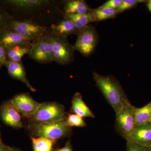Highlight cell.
Here are the masks:
<instances>
[{
    "mask_svg": "<svg viewBox=\"0 0 151 151\" xmlns=\"http://www.w3.org/2000/svg\"><path fill=\"white\" fill-rule=\"evenodd\" d=\"M63 1L58 0H6L0 6L12 19L30 21L50 28L64 17Z\"/></svg>",
    "mask_w": 151,
    "mask_h": 151,
    "instance_id": "1",
    "label": "cell"
},
{
    "mask_svg": "<svg viewBox=\"0 0 151 151\" xmlns=\"http://www.w3.org/2000/svg\"><path fill=\"white\" fill-rule=\"evenodd\" d=\"M93 76L97 87L115 113L119 112L129 101L119 81L111 76L100 75L95 72L93 73Z\"/></svg>",
    "mask_w": 151,
    "mask_h": 151,
    "instance_id": "2",
    "label": "cell"
},
{
    "mask_svg": "<svg viewBox=\"0 0 151 151\" xmlns=\"http://www.w3.org/2000/svg\"><path fill=\"white\" fill-rule=\"evenodd\" d=\"M65 120L27 125L26 128L31 137H43L56 141L68 137L71 133L72 129L66 125Z\"/></svg>",
    "mask_w": 151,
    "mask_h": 151,
    "instance_id": "3",
    "label": "cell"
},
{
    "mask_svg": "<svg viewBox=\"0 0 151 151\" xmlns=\"http://www.w3.org/2000/svg\"><path fill=\"white\" fill-rule=\"evenodd\" d=\"M67 113L64 106L56 102L40 103L35 113L26 119L27 125L50 123L65 120Z\"/></svg>",
    "mask_w": 151,
    "mask_h": 151,
    "instance_id": "4",
    "label": "cell"
},
{
    "mask_svg": "<svg viewBox=\"0 0 151 151\" xmlns=\"http://www.w3.org/2000/svg\"><path fill=\"white\" fill-rule=\"evenodd\" d=\"M6 29L31 42L51 34L50 28L32 22L13 19L9 22Z\"/></svg>",
    "mask_w": 151,
    "mask_h": 151,
    "instance_id": "5",
    "label": "cell"
},
{
    "mask_svg": "<svg viewBox=\"0 0 151 151\" xmlns=\"http://www.w3.org/2000/svg\"><path fill=\"white\" fill-rule=\"evenodd\" d=\"M28 55L32 59L42 64H47L54 61L51 34L32 42Z\"/></svg>",
    "mask_w": 151,
    "mask_h": 151,
    "instance_id": "6",
    "label": "cell"
},
{
    "mask_svg": "<svg viewBox=\"0 0 151 151\" xmlns=\"http://www.w3.org/2000/svg\"><path fill=\"white\" fill-rule=\"evenodd\" d=\"M134 109L135 107L129 101L125 103L119 112L116 113V129L126 140L132 134L135 127Z\"/></svg>",
    "mask_w": 151,
    "mask_h": 151,
    "instance_id": "7",
    "label": "cell"
},
{
    "mask_svg": "<svg viewBox=\"0 0 151 151\" xmlns=\"http://www.w3.org/2000/svg\"><path fill=\"white\" fill-rule=\"evenodd\" d=\"M53 46L54 61L59 65H67L73 61L76 50L67 38L51 34Z\"/></svg>",
    "mask_w": 151,
    "mask_h": 151,
    "instance_id": "8",
    "label": "cell"
},
{
    "mask_svg": "<svg viewBox=\"0 0 151 151\" xmlns=\"http://www.w3.org/2000/svg\"><path fill=\"white\" fill-rule=\"evenodd\" d=\"M77 36V39L74 45L76 50L85 57L92 54L98 41V35L94 27L88 25L80 31Z\"/></svg>",
    "mask_w": 151,
    "mask_h": 151,
    "instance_id": "9",
    "label": "cell"
},
{
    "mask_svg": "<svg viewBox=\"0 0 151 151\" xmlns=\"http://www.w3.org/2000/svg\"><path fill=\"white\" fill-rule=\"evenodd\" d=\"M11 101L25 119H28L33 115L40 105V103L34 100L28 93L17 94Z\"/></svg>",
    "mask_w": 151,
    "mask_h": 151,
    "instance_id": "10",
    "label": "cell"
},
{
    "mask_svg": "<svg viewBox=\"0 0 151 151\" xmlns=\"http://www.w3.org/2000/svg\"><path fill=\"white\" fill-rule=\"evenodd\" d=\"M0 116L2 121L6 125L14 129L24 127L22 115L10 100L4 102L0 107Z\"/></svg>",
    "mask_w": 151,
    "mask_h": 151,
    "instance_id": "11",
    "label": "cell"
},
{
    "mask_svg": "<svg viewBox=\"0 0 151 151\" xmlns=\"http://www.w3.org/2000/svg\"><path fill=\"white\" fill-rule=\"evenodd\" d=\"M127 142L149 147L151 146V125L148 124L135 127Z\"/></svg>",
    "mask_w": 151,
    "mask_h": 151,
    "instance_id": "12",
    "label": "cell"
},
{
    "mask_svg": "<svg viewBox=\"0 0 151 151\" xmlns=\"http://www.w3.org/2000/svg\"><path fill=\"white\" fill-rule=\"evenodd\" d=\"M51 34L67 37L68 36L77 35L79 32L76 29L74 23L70 20L63 17L50 27Z\"/></svg>",
    "mask_w": 151,
    "mask_h": 151,
    "instance_id": "13",
    "label": "cell"
},
{
    "mask_svg": "<svg viewBox=\"0 0 151 151\" xmlns=\"http://www.w3.org/2000/svg\"><path fill=\"white\" fill-rule=\"evenodd\" d=\"M5 66L6 67L8 73L11 77L24 83L32 92L36 91V89L33 87L28 80L22 61L19 62L6 61Z\"/></svg>",
    "mask_w": 151,
    "mask_h": 151,
    "instance_id": "14",
    "label": "cell"
},
{
    "mask_svg": "<svg viewBox=\"0 0 151 151\" xmlns=\"http://www.w3.org/2000/svg\"><path fill=\"white\" fill-rule=\"evenodd\" d=\"M31 42L6 28L0 32V45L8 49L19 45H30Z\"/></svg>",
    "mask_w": 151,
    "mask_h": 151,
    "instance_id": "15",
    "label": "cell"
},
{
    "mask_svg": "<svg viewBox=\"0 0 151 151\" xmlns=\"http://www.w3.org/2000/svg\"><path fill=\"white\" fill-rule=\"evenodd\" d=\"M62 10L64 15L70 14H85L92 12L86 2L83 0L63 1Z\"/></svg>",
    "mask_w": 151,
    "mask_h": 151,
    "instance_id": "16",
    "label": "cell"
},
{
    "mask_svg": "<svg viewBox=\"0 0 151 151\" xmlns=\"http://www.w3.org/2000/svg\"><path fill=\"white\" fill-rule=\"evenodd\" d=\"M70 111L83 118H94L95 117L92 111L83 101L82 96L79 92H76L73 95Z\"/></svg>",
    "mask_w": 151,
    "mask_h": 151,
    "instance_id": "17",
    "label": "cell"
},
{
    "mask_svg": "<svg viewBox=\"0 0 151 151\" xmlns=\"http://www.w3.org/2000/svg\"><path fill=\"white\" fill-rule=\"evenodd\" d=\"M64 16L73 22L79 32L87 26L90 23L96 22V18L92 9V12L85 14H70Z\"/></svg>",
    "mask_w": 151,
    "mask_h": 151,
    "instance_id": "18",
    "label": "cell"
},
{
    "mask_svg": "<svg viewBox=\"0 0 151 151\" xmlns=\"http://www.w3.org/2000/svg\"><path fill=\"white\" fill-rule=\"evenodd\" d=\"M134 119L135 127L149 124L151 119V102L142 108H135Z\"/></svg>",
    "mask_w": 151,
    "mask_h": 151,
    "instance_id": "19",
    "label": "cell"
},
{
    "mask_svg": "<svg viewBox=\"0 0 151 151\" xmlns=\"http://www.w3.org/2000/svg\"><path fill=\"white\" fill-rule=\"evenodd\" d=\"M31 45H19L8 49L7 52V61L21 62L23 57L28 54Z\"/></svg>",
    "mask_w": 151,
    "mask_h": 151,
    "instance_id": "20",
    "label": "cell"
},
{
    "mask_svg": "<svg viewBox=\"0 0 151 151\" xmlns=\"http://www.w3.org/2000/svg\"><path fill=\"white\" fill-rule=\"evenodd\" d=\"M31 139L34 151H52L56 141L43 137H32Z\"/></svg>",
    "mask_w": 151,
    "mask_h": 151,
    "instance_id": "21",
    "label": "cell"
},
{
    "mask_svg": "<svg viewBox=\"0 0 151 151\" xmlns=\"http://www.w3.org/2000/svg\"><path fill=\"white\" fill-rule=\"evenodd\" d=\"M92 12L95 15L96 21H100L113 18L119 13L117 9L100 7L98 8L92 9Z\"/></svg>",
    "mask_w": 151,
    "mask_h": 151,
    "instance_id": "22",
    "label": "cell"
},
{
    "mask_svg": "<svg viewBox=\"0 0 151 151\" xmlns=\"http://www.w3.org/2000/svg\"><path fill=\"white\" fill-rule=\"evenodd\" d=\"M66 125L69 127H86V122H84L83 118L74 113H67L65 120Z\"/></svg>",
    "mask_w": 151,
    "mask_h": 151,
    "instance_id": "23",
    "label": "cell"
},
{
    "mask_svg": "<svg viewBox=\"0 0 151 151\" xmlns=\"http://www.w3.org/2000/svg\"><path fill=\"white\" fill-rule=\"evenodd\" d=\"M12 17L1 6H0V32L6 28L9 22Z\"/></svg>",
    "mask_w": 151,
    "mask_h": 151,
    "instance_id": "24",
    "label": "cell"
},
{
    "mask_svg": "<svg viewBox=\"0 0 151 151\" xmlns=\"http://www.w3.org/2000/svg\"><path fill=\"white\" fill-rule=\"evenodd\" d=\"M144 2L145 1L142 0H123L122 4L116 9L119 13L122 12L134 7L139 3Z\"/></svg>",
    "mask_w": 151,
    "mask_h": 151,
    "instance_id": "25",
    "label": "cell"
},
{
    "mask_svg": "<svg viewBox=\"0 0 151 151\" xmlns=\"http://www.w3.org/2000/svg\"><path fill=\"white\" fill-rule=\"evenodd\" d=\"M123 1V0H109L104 3L100 7L116 9Z\"/></svg>",
    "mask_w": 151,
    "mask_h": 151,
    "instance_id": "26",
    "label": "cell"
},
{
    "mask_svg": "<svg viewBox=\"0 0 151 151\" xmlns=\"http://www.w3.org/2000/svg\"><path fill=\"white\" fill-rule=\"evenodd\" d=\"M127 151H149L148 147L137 144L127 142Z\"/></svg>",
    "mask_w": 151,
    "mask_h": 151,
    "instance_id": "27",
    "label": "cell"
},
{
    "mask_svg": "<svg viewBox=\"0 0 151 151\" xmlns=\"http://www.w3.org/2000/svg\"><path fill=\"white\" fill-rule=\"evenodd\" d=\"M8 49L0 45V69L5 65L6 62V55Z\"/></svg>",
    "mask_w": 151,
    "mask_h": 151,
    "instance_id": "28",
    "label": "cell"
},
{
    "mask_svg": "<svg viewBox=\"0 0 151 151\" xmlns=\"http://www.w3.org/2000/svg\"><path fill=\"white\" fill-rule=\"evenodd\" d=\"M56 151H73V150L70 143L68 142L63 147L57 150Z\"/></svg>",
    "mask_w": 151,
    "mask_h": 151,
    "instance_id": "29",
    "label": "cell"
},
{
    "mask_svg": "<svg viewBox=\"0 0 151 151\" xmlns=\"http://www.w3.org/2000/svg\"><path fill=\"white\" fill-rule=\"evenodd\" d=\"M9 147L6 145H5L0 144V151H8Z\"/></svg>",
    "mask_w": 151,
    "mask_h": 151,
    "instance_id": "30",
    "label": "cell"
},
{
    "mask_svg": "<svg viewBox=\"0 0 151 151\" xmlns=\"http://www.w3.org/2000/svg\"><path fill=\"white\" fill-rule=\"evenodd\" d=\"M8 151H22L19 149L15 148H12L9 147L8 149Z\"/></svg>",
    "mask_w": 151,
    "mask_h": 151,
    "instance_id": "31",
    "label": "cell"
},
{
    "mask_svg": "<svg viewBox=\"0 0 151 151\" xmlns=\"http://www.w3.org/2000/svg\"><path fill=\"white\" fill-rule=\"evenodd\" d=\"M147 7L148 8L149 10L151 12V1H148V3L147 4Z\"/></svg>",
    "mask_w": 151,
    "mask_h": 151,
    "instance_id": "32",
    "label": "cell"
},
{
    "mask_svg": "<svg viewBox=\"0 0 151 151\" xmlns=\"http://www.w3.org/2000/svg\"><path fill=\"white\" fill-rule=\"evenodd\" d=\"M0 128H1V125H0ZM0 144H1V145H4V144L2 142L1 139V134H0Z\"/></svg>",
    "mask_w": 151,
    "mask_h": 151,
    "instance_id": "33",
    "label": "cell"
},
{
    "mask_svg": "<svg viewBox=\"0 0 151 151\" xmlns=\"http://www.w3.org/2000/svg\"><path fill=\"white\" fill-rule=\"evenodd\" d=\"M148 149L149 151H151V147H148Z\"/></svg>",
    "mask_w": 151,
    "mask_h": 151,
    "instance_id": "34",
    "label": "cell"
},
{
    "mask_svg": "<svg viewBox=\"0 0 151 151\" xmlns=\"http://www.w3.org/2000/svg\"><path fill=\"white\" fill-rule=\"evenodd\" d=\"M149 124H150L151 125V119H150V122H149Z\"/></svg>",
    "mask_w": 151,
    "mask_h": 151,
    "instance_id": "35",
    "label": "cell"
},
{
    "mask_svg": "<svg viewBox=\"0 0 151 151\" xmlns=\"http://www.w3.org/2000/svg\"><path fill=\"white\" fill-rule=\"evenodd\" d=\"M52 151H56V150H52Z\"/></svg>",
    "mask_w": 151,
    "mask_h": 151,
    "instance_id": "36",
    "label": "cell"
}]
</instances>
